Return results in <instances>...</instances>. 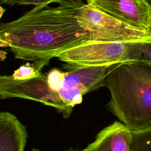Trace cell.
<instances>
[{
  "mask_svg": "<svg viewBox=\"0 0 151 151\" xmlns=\"http://www.w3.org/2000/svg\"><path fill=\"white\" fill-rule=\"evenodd\" d=\"M77 9L35 6L19 18L0 24V45L10 47L15 58L32 61L42 71L59 53L90 40L76 18Z\"/></svg>",
  "mask_w": 151,
  "mask_h": 151,
  "instance_id": "obj_1",
  "label": "cell"
},
{
  "mask_svg": "<svg viewBox=\"0 0 151 151\" xmlns=\"http://www.w3.org/2000/svg\"><path fill=\"white\" fill-rule=\"evenodd\" d=\"M103 87L110 93L107 110L129 129L151 127V63L136 60L114 64Z\"/></svg>",
  "mask_w": 151,
  "mask_h": 151,
  "instance_id": "obj_2",
  "label": "cell"
},
{
  "mask_svg": "<svg viewBox=\"0 0 151 151\" xmlns=\"http://www.w3.org/2000/svg\"><path fill=\"white\" fill-rule=\"evenodd\" d=\"M147 40L110 42L88 40L59 53L60 60L68 67H101L139 60L142 43Z\"/></svg>",
  "mask_w": 151,
  "mask_h": 151,
  "instance_id": "obj_3",
  "label": "cell"
},
{
  "mask_svg": "<svg viewBox=\"0 0 151 151\" xmlns=\"http://www.w3.org/2000/svg\"><path fill=\"white\" fill-rule=\"evenodd\" d=\"M76 18L90 36V40L130 42L151 40V31L124 23L85 4L78 9Z\"/></svg>",
  "mask_w": 151,
  "mask_h": 151,
  "instance_id": "obj_4",
  "label": "cell"
},
{
  "mask_svg": "<svg viewBox=\"0 0 151 151\" xmlns=\"http://www.w3.org/2000/svg\"><path fill=\"white\" fill-rule=\"evenodd\" d=\"M87 4L124 23L151 31V9L143 0H87Z\"/></svg>",
  "mask_w": 151,
  "mask_h": 151,
  "instance_id": "obj_5",
  "label": "cell"
},
{
  "mask_svg": "<svg viewBox=\"0 0 151 151\" xmlns=\"http://www.w3.org/2000/svg\"><path fill=\"white\" fill-rule=\"evenodd\" d=\"M132 130L115 121L100 131L95 140L82 151H130Z\"/></svg>",
  "mask_w": 151,
  "mask_h": 151,
  "instance_id": "obj_6",
  "label": "cell"
},
{
  "mask_svg": "<svg viewBox=\"0 0 151 151\" xmlns=\"http://www.w3.org/2000/svg\"><path fill=\"white\" fill-rule=\"evenodd\" d=\"M28 137L26 126L15 115L0 112V151H24Z\"/></svg>",
  "mask_w": 151,
  "mask_h": 151,
  "instance_id": "obj_7",
  "label": "cell"
},
{
  "mask_svg": "<svg viewBox=\"0 0 151 151\" xmlns=\"http://www.w3.org/2000/svg\"><path fill=\"white\" fill-rule=\"evenodd\" d=\"M130 151H151V127L137 131L132 130Z\"/></svg>",
  "mask_w": 151,
  "mask_h": 151,
  "instance_id": "obj_8",
  "label": "cell"
},
{
  "mask_svg": "<svg viewBox=\"0 0 151 151\" xmlns=\"http://www.w3.org/2000/svg\"><path fill=\"white\" fill-rule=\"evenodd\" d=\"M41 74V71L37 68L33 63L31 64L27 63L15 70L10 76L16 80H25L38 77Z\"/></svg>",
  "mask_w": 151,
  "mask_h": 151,
  "instance_id": "obj_9",
  "label": "cell"
},
{
  "mask_svg": "<svg viewBox=\"0 0 151 151\" xmlns=\"http://www.w3.org/2000/svg\"><path fill=\"white\" fill-rule=\"evenodd\" d=\"M2 4H6L9 6L14 5H33L35 6L41 5H48L49 4L56 2L58 0H1Z\"/></svg>",
  "mask_w": 151,
  "mask_h": 151,
  "instance_id": "obj_10",
  "label": "cell"
},
{
  "mask_svg": "<svg viewBox=\"0 0 151 151\" xmlns=\"http://www.w3.org/2000/svg\"><path fill=\"white\" fill-rule=\"evenodd\" d=\"M139 60L151 63V40L145 41L141 45V57Z\"/></svg>",
  "mask_w": 151,
  "mask_h": 151,
  "instance_id": "obj_11",
  "label": "cell"
},
{
  "mask_svg": "<svg viewBox=\"0 0 151 151\" xmlns=\"http://www.w3.org/2000/svg\"><path fill=\"white\" fill-rule=\"evenodd\" d=\"M58 4L61 6L74 9H79L85 5L82 0H58Z\"/></svg>",
  "mask_w": 151,
  "mask_h": 151,
  "instance_id": "obj_12",
  "label": "cell"
},
{
  "mask_svg": "<svg viewBox=\"0 0 151 151\" xmlns=\"http://www.w3.org/2000/svg\"><path fill=\"white\" fill-rule=\"evenodd\" d=\"M0 58H1V60L3 61L4 59H5L6 56V52L4 51L1 50V52H0Z\"/></svg>",
  "mask_w": 151,
  "mask_h": 151,
  "instance_id": "obj_13",
  "label": "cell"
},
{
  "mask_svg": "<svg viewBox=\"0 0 151 151\" xmlns=\"http://www.w3.org/2000/svg\"><path fill=\"white\" fill-rule=\"evenodd\" d=\"M145 3L149 6V8L151 9V0H143Z\"/></svg>",
  "mask_w": 151,
  "mask_h": 151,
  "instance_id": "obj_14",
  "label": "cell"
},
{
  "mask_svg": "<svg viewBox=\"0 0 151 151\" xmlns=\"http://www.w3.org/2000/svg\"><path fill=\"white\" fill-rule=\"evenodd\" d=\"M5 9H4L2 6H1V7H0V12H1L0 18H1V17H2V16L3 14H4V12H5Z\"/></svg>",
  "mask_w": 151,
  "mask_h": 151,
  "instance_id": "obj_15",
  "label": "cell"
},
{
  "mask_svg": "<svg viewBox=\"0 0 151 151\" xmlns=\"http://www.w3.org/2000/svg\"><path fill=\"white\" fill-rule=\"evenodd\" d=\"M32 151H40L39 149H35V148H34L33 149H32Z\"/></svg>",
  "mask_w": 151,
  "mask_h": 151,
  "instance_id": "obj_16",
  "label": "cell"
},
{
  "mask_svg": "<svg viewBox=\"0 0 151 151\" xmlns=\"http://www.w3.org/2000/svg\"><path fill=\"white\" fill-rule=\"evenodd\" d=\"M65 151H82V150H66Z\"/></svg>",
  "mask_w": 151,
  "mask_h": 151,
  "instance_id": "obj_17",
  "label": "cell"
}]
</instances>
